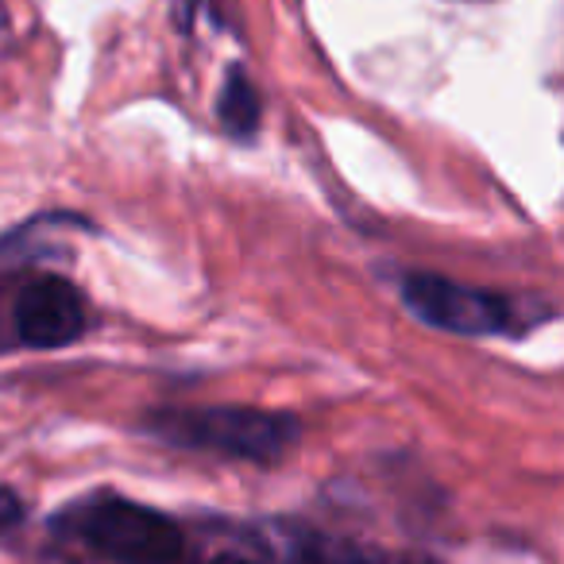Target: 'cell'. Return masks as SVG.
Masks as SVG:
<instances>
[{"label": "cell", "mask_w": 564, "mask_h": 564, "mask_svg": "<svg viewBox=\"0 0 564 564\" xmlns=\"http://www.w3.org/2000/svg\"><path fill=\"white\" fill-rule=\"evenodd\" d=\"M151 437L174 448L232 456V460L274 464L299 441V422L291 414L256 406H197V410H155L143 422Z\"/></svg>", "instance_id": "1"}, {"label": "cell", "mask_w": 564, "mask_h": 564, "mask_svg": "<svg viewBox=\"0 0 564 564\" xmlns=\"http://www.w3.org/2000/svg\"><path fill=\"white\" fill-rule=\"evenodd\" d=\"M78 538L112 564H189L178 522L132 499H97L74 514Z\"/></svg>", "instance_id": "2"}, {"label": "cell", "mask_w": 564, "mask_h": 564, "mask_svg": "<svg viewBox=\"0 0 564 564\" xmlns=\"http://www.w3.org/2000/svg\"><path fill=\"white\" fill-rule=\"evenodd\" d=\"M402 302L417 322L441 333H456V337H502L522 322L514 299L464 286L441 274H410L402 282Z\"/></svg>", "instance_id": "3"}, {"label": "cell", "mask_w": 564, "mask_h": 564, "mask_svg": "<svg viewBox=\"0 0 564 564\" xmlns=\"http://www.w3.org/2000/svg\"><path fill=\"white\" fill-rule=\"evenodd\" d=\"M86 299L63 274H32L9 302L12 340L24 348H66L86 333Z\"/></svg>", "instance_id": "4"}, {"label": "cell", "mask_w": 564, "mask_h": 564, "mask_svg": "<svg viewBox=\"0 0 564 564\" xmlns=\"http://www.w3.org/2000/svg\"><path fill=\"white\" fill-rule=\"evenodd\" d=\"M291 564H410V556H379L368 549L352 545L345 538H329V533H299L286 549Z\"/></svg>", "instance_id": "5"}, {"label": "cell", "mask_w": 564, "mask_h": 564, "mask_svg": "<svg viewBox=\"0 0 564 564\" xmlns=\"http://www.w3.org/2000/svg\"><path fill=\"white\" fill-rule=\"evenodd\" d=\"M220 124H225L236 140H248L259 128V97L243 70L228 74L225 94H220Z\"/></svg>", "instance_id": "6"}, {"label": "cell", "mask_w": 564, "mask_h": 564, "mask_svg": "<svg viewBox=\"0 0 564 564\" xmlns=\"http://www.w3.org/2000/svg\"><path fill=\"white\" fill-rule=\"evenodd\" d=\"M20 518H24V502H20L9 487H0V533L17 530Z\"/></svg>", "instance_id": "7"}, {"label": "cell", "mask_w": 564, "mask_h": 564, "mask_svg": "<svg viewBox=\"0 0 564 564\" xmlns=\"http://www.w3.org/2000/svg\"><path fill=\"white\" fill-rule=\"evenodd\" d=\"M209 564H256V561H248V556H236V553H220V556H213Z\"/></svg>", "instance_id": "8"}, {"label": "cell", "mask_w": 564, "mask_h": 564, "mask_svg": "<svg viewBox=\"0 0 564 564\" xmlns=\"http://www.w3.org/2000/svg\"><path fill=\"white\" fill-rule=\"evenodd\" d=\"M4 24H9V17H4V4H0V32H4Z\"/></svg>", "instance_id": "9"}, {"label": "cell", "mask_w": 564, "mask_h": 564, "mask_svg": "<svg viewBox=\"0 0 564 564\" xmlns=\"http://www.w3.org/2000/svg\"><path fill=\"white\" fill-rule=\"evenodd\" d=\"M479 4H484V0H479Z\"/></svg>", "instance_id": "10"}]
</instances>
